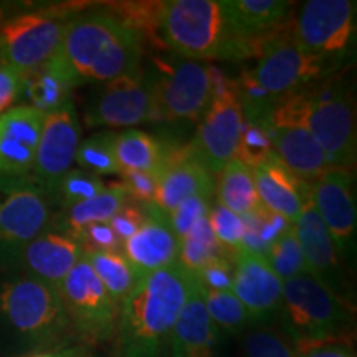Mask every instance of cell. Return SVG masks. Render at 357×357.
Returning <instances> with one entry per match:
<instances>
[{
    "mask_svg": "<svg viewBox=\"0 0 357 357\" xmlns=\"http://www.w3.org/2000/svg\"><path fill=\"white\" fill-rule=\"evenodd\" d=\"M240 357H296V351L278 329L257 326L245 334Z\"/></svg>",
    "mask_w": 357,
    "mask_h": 357,
    "instance_id": "obj_38",
    "label": "cell"
},
{
    "mask_svg": "<svg viewBox=\"0 0 357 357\" xmlns=\"http://www.w3.org/2000/svg\"><path fill=\"white\" fill-rule=\"evenodd\" d=\"M73 88L75 84L50 60L25 77L20 98H25L26 102L22 105H29L48 114L71 100L70 93Z\"/></svg>",
    "mask_w": 357,
    "mask_h": 357,
    "instance_id": "obj_29",
    "label": "cell"
},
{
    "mask_svg": "<svg viewBox=\"0 0 357 357\" xmlns=\"http://www.w3.org/2000/svg\"><path fill=\"white\" fill-rule=\"evenodd\" d=\"M263 119L270 129L275 155L301 182L312 184L333 167L323 147L301 123L271 114Z\"/></svg>",
    "mask_w": 357,
    "mask_h": 357,
    "instance_id": "obj_20",
    "label": "cell"
},
{
    "mask_svg": "<svg viewBox=\"0 0 357 357\" xmlns=\"http://www.w3.org/2000/svg\"><path fill=\"white\" fill-rule=\"evenodd\" d=\"M82 258L78 240L52 225L26 245L15 266L58 289Z\"/></svg>",
    "mask_w": 357,
    "mask_h": 357,
    "instance_id": "obj_22",
    "label": "cell"
},
{
    "mask_svg": "<svg viewBox=\"0 0 357 357\" xmlns=\"http://www.w3.org/2000/svg\"><path fill=\"white\" fill-rule=\"evenodd\" d=\"M45 114L29 105H17L0 116V176L32 172Z\"/></svg>",
    "mask_w": 357,
    "mask_h": 357,
    "instance_id": "obj_19",
    "label": "cell"
},
{
    "mask_svg": "<svg viewBox=\"0 0 357 357\" xmlns=\"http://www.w3.org/2000/svg\"><path fill=\"white\" fill-rule=\"evenodd\" d=\"M294 235L300 242L303 257H305L307 271L319 280L324 287H328L341 300H347V284L346 273L342 268V260L339 255L336 245H334L331 235L326 230L323 220H321L314 205H312L310 187L303 200V208L298 215L296 222L293 223Z\"/></svg>",
    "mask_w": 357,
    "mask_h": 357,
    "instance_id": "obj_17",
    "label": "cell"
},
{
    "mask_svg": "<svg viewBox=\"0 0 357 357\" xmlns=\"http://www.w3.org/2000/svg\"><path fill=\"white\" fill-rule=\"evenodd\" d=\"M195 276L178 263L141 276L119 306V357H167L169 341Z\"/></svg>",
    "mask_w": 357,
    "mask_h": 357,
    "instance_id": "obj_1",
    "label": "cell"
},
{
    "mask_svg": "<svg viewBox=\"0 0 357 357\" xmlns=\"http://www.w3.org/2000/svg\"><path fill=\"white\" fill-rule=\"evenodd\" d=\"M146 220V208L144 205H128L124 204L118 212L114 213L113 218L108 222L109 227L113 229L116 238H118L119 245L126 242L129 236L136 234V230L144 223Z\"/></svg>",
    "mask_w": 357,
    "mask_h": 357,
    "instance_id": "obj_43",
    "label": "cell"
},
{
    "mask_svg": "<svg viewBox=\"0 0 357 357\" xmlns=\"http://www.w3.org/2000/svg\"><path fill=\"white\" fill-rule=\"evenodd\" d=\"M296 357H356V352L347 342H328L310 347L296 354Z\"/></svg>",
    "mask_w": 357,
    "mask_h": 357,
    "instance_id": "obj_47",
    "label": "cell"
},
{
    "mask_svg": "<svg viewBox=\"0 0 357 357\" xmlns=\"http://www.w3.org/2000/svg\"><path fill=\"white\" fill-rule=\"evenodd\" d=\"M218 255H222V252L212 234L208 217L200 220L189 234L178 240L177 263L192 275L197 273L200 268H204L212 258Z\"/></svg>",
    "mask_w": 357,
    "mask_h": 357,
    "instance_id": "obj_33",
    "label": "cell"
},
{
    "mask_svg": "<svg viewBox=\"0 0 357 357\" xmlns=\"http://www.w3.org/2000/svg\"><path fill=\"white\" fill-rule=\"evenodd\" d=\"M141 37L109 13L73 15L52 61L75 86L106 83L139 66Z\"/></svg>",
    "mask_w": 357,
    "mask_h": 357,
    "instance_id": "obj_2",
    "label": "cell"
},
{
    "mask_svg": "<svg viewBox=\"0 0 357 357\" xmlns=\"http://www.w3.org/2000/svg\"><path fill=\"white\" fill-rule=\"evenodd\" d=\"M223 336L208 318L202 288L195 287L174 326L167 357H220Z\"/></svg>",
    "mask_w": 357,
    "mask_h": 357,
    "instance_id": "obj_24",
    "label": "cell"
},
{
    "mask_svg": "<svg viewBox=\"0 0 357 357\" xmlns=\"http://www.w3.org/2000/svg\"><path fill=\"white\" fill-rule=\"evenodd\" d=\"M243 220L247 227L243 247L261 255H266L268 248L273 245L275 240L293 227L291 222L278 213L268 211L263 205L253 213L243 217Z\"/></svg>",
    "mask_w": 357,
    "mask_h": 357,
    "instance_id": "obj_34",
    "label": "cell"
},
{
    "mask_svg": "<svg viewBox=\"0 0 357 357\" xmlns=\"http://www.w3.org/2000/svg\"><path fill=\"white\" fill-rule=\"evenodd\" d=\"M208 212H211V199L192 197L187 199L181 205H177L174 211L164 213V215H166V220L174 231V235L177 236V240H181L200 220L207 218Z\"/></svg>",
    "mask_w": 357,
    "mask_h": 357,
    "instance_id": "obj_40",
    "label": "cell"
},
{
    "mask_svg": "<svg viewBox=\"0 0 357 357\" xmlns=\"http://www.w3.org/2000/svg\"><path fill=\"white\" fill-rule=\"evenodd\" d=\"M255 60V65L243 70L235 83L243 114L248 118H265L283 96L337 70V66L303 52L289 35L288 22L263 43Z\"/></svg>",
    "mask_w": 357,
    "mask_h": 357,
    "instance_id": "obj_4",
    "label": "cell"
},
{
    "mask_svg": "<svg viewBox=\"0 0 357 357\" xmlns=\"http://www.w3.org/2000/svg\"><path fill=\"white\" fill-rule=\"evenodd\" d=\"M78 242L84 252H114L121 250L118 238L108 222L91 223L78 235Z\"/></svg>",
    "mask_w": 357,
    "mask_h": 357,
    "instance_id": "obj_42",
    "label": "cell"
},
{
    "mask_svg": "<svg viewBox=\"0 0 357 357\" xmlns=\"http://www.w3.org/2000/svg\"><path fill=\"white\" fill-rule=\"evenodd\" d=\"M266 114L301 123L323 147L333 167L356 162L357 128L352 88L339 78L319 79L283 96Z\"/></svg>",
    "mask_w": 357,
    "mask_h": 357,
    "instance_id": "obj_3",
    "label": "cell"
},
{
    "mask_svg": "<svg viewBox=\"0 0 357 357\" xmlns=\"http://www.w3.org/2000/svg\"><path fill=\"white\" fill-rule=\"evenodd\" d=\"M114 151L121 172H149L160 176L174 149L141 129H126L116 134Z\"/></svg>",
    "mask_w": 357,
    "mask_h": 357,
    "instance_id": "obj_26",
    "label": "cell"
},
{
    "mask_svg": "<svg viewBox=\"0 0 357 357\" xmlns=\"http://www.w3.org/2000/svg\"><path fill=\"white\" fill-rule=\"evenodd\" d=\"M245 116L235 83L217 71L215 89L190 144L192 154L211 174H218L235 159Z\"/></svg>",
    "mask_w": 357,
    "mask_h": 357,
    "instance_id": "obj_13",
    "label": "cell"
},
{
    "mask_svg": "<svg viewBox=\"0 0 357 357\" xmlns=\"http://www.w3.org/2000/svg\"><path fill=\"white\" fill-rule=\"evenodd\" d=\"M265 258L281 281L294 278V276L307 271L305 257H303L300 242L294 235L293 227L275 240L273 245L268 248Z\"/></svg>",
    "mask_w": 357,
    "mask_h": 357,
    "instance_id": "obj_36",
    "label": "cell"
},
{
    "mask_svg": "<svg viewBox=\"0 0 357 357\" xmlns=\"http://www.w3.org/2000/svg\"><path fill=\"white\" fill-rule=\"evenodd\" d=\"M58 293L63 301L71 331L84 344L114 341L119 305L96 278L84 257L61 281Z\"/></svg>",
    "mask_w": 357,
    "mask_h": 357,
    "instance_id": "obj_12",
    "label": "cell"
},
{
    "mask_svg": "<svg viewBox=\"0 0 357 357\" xmlns=\"http://www.w3.org/2000/svg\"><path fill=\"white\" fill-rule=\"evenodd\" d=\"M252 171L263 207L284 217L288 222H296L310 184L294 177L275 154Z\"/></svg>",
    "mask_w": 357,
    "mask_h": 357,
    "instance_id": "obj_25",
    "label": "cell"
},
{
    "mask_svg": "<svg viewBox=\"0 0 357 357\" xmlns=\"http://www.w3.org/2000/svg\"><path fill=\"white\" fill-rule=\"evenodd\" d=\"M217 71L205 61L158 60L147 73L153 121H199L215 89Z\"/></svg>",
    "mask_w": 357,
    "mask_h": 357,
    "instance_id": "obj_8",
    "label": "cell"
},
{
    "mask_svg": "<svg viewBox=\"0 0 357 357\" xmlns=\"http://www.w3.org/2000/svg\"><path fill=\"white\" fill-rule=\"evenodd\" d=\"M273 154V141H271L270 129H268L265 119L245 116L235 159L242 160L243 164L253 169L265 162Z\"/></svg>",
    "mask_w": 357,
    "mask_h": 357,
    "instance_id": "obj_35",
    "label": "cell"
},
{
    "mask_svg": "<svg viewBox=\"0 0 357 357\" xmlns=\"http://www.w3.org/2000/svg\"><path fill=\"white\" fill-rule=\"evenodd\" d=\"M91 357H95V356H91Z\"/></svg>",
    "mask_w": 357,
    "mask_h": 357,
    "instance_id": "obj_48",
    "label": "cell"
},
{
    "mask_svg": "<svg viewBox=\"0 0 357 357\" xmlns=\"http://www.w3.org/2000/svg\"><path fill=\"white\" fill-rule=\"evenodd\" d=\"M123 185L126 189L128 195L131 194L142 204H153L155 192H158L159 185V174H149V172H132L124 171L121 172Z\"/></svg>",
    "mask_w": 357,
    "mask_h": 357,
    "instance_id": "obj_44",
    "label": "cell"
},
{
    "mask_svg": "<svg viewBox=\"0 0 357 357\" xmlns=\"http://www.w3.org/2000/svg\"><path fill=\"white\" fill-rule=\"evenodd\" d=\"M68 7H30L0 25V65L33 73L50 61L71 19Z\"/></svg>",
    "mask_w": 357,
    "mask_h": 357,
    "instance_id": "obj_9",
    "label": "cell"
},
{
    "mask_svg": "<svg viewBox=\"0 0 357 357\" xmlns=\"http://www.w3.org/2000/svg\"><path fill=\"white\" fill-rule=\"evenodd\" d=\"M89 351L84 344H78V342H61V344L45 347V349L32 351L29 354L22 357H91Z\"/></svg>",
    "mask_w": 357,
    "mask_h": 357,
    "instance_id": "obj_46",
    "label": "cell"
},
{
    "mask_svg": "<svg viewBox=\"0 0 357 357\" xmlns=\"http://www.w3.org/2000/svg\"><path fill=\"white\" fill-rule=\"evenodd\" d=\"M200 288L207 291H231L234 287V260L225 255L212 258L194 275Z\"/></svg>",
    "mask_w": 357,
    "mask_h": 357,
    "instance_id": "obj_41",
    "label": "cell"
},
{
    "mask_svg": "<svg viewBox=\"0 0 357 357\" xmlns=\"http://www.w3.org/2000/svg\"><path fill=\"white\" fill-rule=\"evenodd\" d=\"M0 321L30 352L61 344L73 333L58 289L26 273L0 284Z\"/></svg>",
    "mask_w": 357,
    "mask_h": 357,
    "instance_id": "obj_6",
    "label": "cell"
},
{
    "mask_svg": "<svg viewBox=\"0 0 357 357\" xmlns=\"http://www.w3.org/2000/svg\"><path fill=\"white\" fill-rule=\"evenodd\" d=\"M24 79V75L0 65V116L10 109L17 100H20Z\"/></svg>",
    "mask_w": 357,
    "mask_h": 357,
    "instance_id": "obj_45",
    "label": "cell"
},
{
    "mask_svg": "<svg viewBox=\"0 0 357 357\" xmlns=\"http://www.w3.org/2000/svg\"><path fill=\"white\" fill-rule=\"evenodd\" d=\"M126 199L128 192L123 184L106 185V189L95 197L63 208L60 217H53L52 225L73 238H78L82 230L91 223L109 222L114 213L126 204Z\"/></svg>",
    "mask_w": 357,
    "mask_h": 357,
    "instance_id": "obj_27",
    "label": "cell"
},
{
    "mask_svg": "<svg viewBox=\"0 0 357 357\" xmlns=\"http://www.w3.org/2000/svg\"><path fill=\"white\" fill-rule=\"evenodd\" d=\"M149 121H153V100L141 66L102 83L86 111L89 128H132Z\"/></svg>",
    "mask_w": 357,
    "mask_h": 357,
    "instance_id": "obj_16",
    "label": "cell"
},
{
    "mask_svg": "<svg viewBox=\"0 0 357 357\" xmlns=\"http://www.w3.org/2000/svg\"><path fill=\"white\" fill-rule=\"evenodd\" d=\"M144 223L121 247L123 255L139 278L176 265L178 260V240L169 227L166 215L153 204H144Z\"/></svg>",
    "mask_w": 357,
    "mask_h": 357,
    "instance_id": "obj_21",
    "label": "cell"
},
{
    "mask_svg": "<svg viewBox=\"0 0 357 357\" xmlns=\"http://www.w3.org/2000/svg\"><path fill=\"white\" fill-rule=\"evenodd\" d=\"M213 189H215L213 174L195 159L190 146L177 147L172 151L166 167L160 174L153 205L162 213H167L187 199H211Z\"/></svg>",
    "mask_w": 357,
    "mask_h": 357,
    "instance_id": "obj_23",
    "label": "cell"
},
{
    "mask_svg": "<svg viewBox=\"0 0 357 357\" xmlns=\"http://www.w3.org/2000/svg\"><path fill=\"white\" fill-rule=\"evenodd\" d=\"M79 141L82 128L73 101L68 100L60 108L45 114L37 158L30 176L50 195L53 204L58 184L65 174L73 169Z\"/></svg>",
    "mask_w": 357,
    "mask_h": 357,
    "instance_id": "obj_14",
    "label": "cell"
},
{
    "mask_svg": "<svg viewBox=\"0 0 357 357\" xmlns=\"http://www.w3.org/2000/svg\"><path fill=\"white\" fill-rule=\"evenodd\" d=\"M312 205L342 260L354 255L357 208L351 169L329 167L310 184Z\"/></svg>",
    "mask_w": 357,
    "mask_h": 357,
    "instance_id": "obj_15",
    "label": "cell"
},
{
    "mask_svg": "<svg viewBox=\"0 0 357 357\" xmlns=\"http://www.w3.org/2000/svg\"><path fill=\"white\" fill-rule=\"evenodd\" d=\"M357 3L354 0H307L288 30L307 55L341 66L354 48Z\"/></svg>",
    "mask_w": 357,
    "mask_h": 357,
    "instance_id": "obj_11",
    "label": "cell"
},
{
    "mask_svg": "<svg viewBox=\"0 0 357 357\" xmlns=\"http://www.w3.org/2000/svg\"><path fill=\"white\" fill-rule=\"evenodd\" d=\"M217 176L218 205L240 217H247L261 207L252 167H248L242 160H230Z\"/></svg>",
    "mask_w": 357,
    "mask_h": 357,
    "instance_id": "obj_28",
    "label": "cell"
},
{
    "mask_svg": "<svg viewBox=\"0 0 357 357\" xmlns=\"http://www.w3.org/2000/svg\"><path fill=\"white\" fill-rule=\"evenodd\" d=\"M83 257L89 263L96 278L101 281L102 287L109 293V296L121 306L139 280V275L134 271L131 263L126 260L121 250L84 252Z\"/></svg>",
    "mask_w": 357,
    "mask_h": 357,
    "instance_id": "obj_30",
    "label": "cell"
},
{
    "mask_svg": "<svg viewBox=\"0 0 357 357\" xmlns=\"http://www.w3.org/2000/svg\"><path fill=\"white\" fill-rule=\"evenodd\" d=\"M159 35L185 60H238V40L231 33L222 0L162 2Z\"/></svg>",
    "mask_w": 357,
    "mask_h": 357,
    "instance_id": "obj_7",
    "label": "cell"
},
{
    "mask_svg": "<svg viewBox=\"0 0 357 357\" xmlns=\"http://www.w3.org/2000/svg\"><path fill=\"white\" fill-rule=\"evenodd\" d=\"M231 291L255 326L276 319L278 316L283 281L271 270L261 253L245 247L235 253Z\"/></svg>",
    "mask_w": 357,
    "mask_h": 357,
    "instance_id": "obj_18",
    "label": "cell"
},
{
    "mask_svg": "<svg viewBox=\"0 0 357 357\" xmlns=\"http://www.w3.org/2000/svg\"><path fill=\"white\" fill-rule=\"evenodd\" d=\"M276 319L296 354L310 347L341 341L351 328V303L334 294L310 271L283 281Z\"/></svg>",
    "mask_w": 357,
    "mask_h": 357,
    "instance_id": "obj_5",
    "label": "cell"
},
{
    "mask_svg": "<svg viewBox=\"0 0 357 357\" xmlns=\"http://www.w3.org/2000/svg\"><path fill=\"white\" fill-rule=\"evenodd\" d=\"M208 223H211L212 234L215 236L218 247H220L222 255L229 257L234 260L235 253L243 248L245 240V220L243 217L227 211L222 205L211 207L208 212Z\"/></svg>",
    "mask_w": 357,
    "mask_h": 357,
    "instance_id": "obj_37",
    "label": "cell"
},
{
    "mask_svg": "<svg viewBox=\"0 0 357 357\" xmlns=\"http://www.w3.org/2000/svg\"><path fill=\"white\" fill-rule=\"evenodd\" d=\"M116 134L111 131H101L79 141L75 155V162L79 169L95 176H113L121 174L114 151Z\"/></svg>",
    "mask_w": 357,
    "mask_h": 357,
    "instance_id": "obj_32",
    "label": "cell"
},
{
    "mask_svg": "<svg viewBox=\"0 0 357 357\" xmlns=\"http://www.w3.org/2000/svg\"><path fill=\"white\" fill-rule=\"evenodd\" d=\"M53 200L32 176H0V263L15 266L33 238L52 227Z\"/></svg>",
    "mask_w": 357,
    "mask_h": 357,
    "instance_id": "obj_10",
    "label": "cell"
},
{
    "mask_svg": "<svg viewBox=\"0 0 357 357\" xmlns=\"http://www.w3.org/2000/svg\"><path fill=\"white\" fill-rule=\"evenodd\" d=\"M105 189L106 184L101 181V177L83 171L79 167L71 169L58 184L55 204H60L61 211H63V208H68L71 205H77L95 197Z\"/></svg>",
    "mask_w": 357,
    "mask_h": 357,
    "instance_id": "obj_39",
    "label": "cell"
},
{
    "mask_svg": "<svg viewBox=\"0 0 357 357\" xmlns=\"http://www.w3.org/2000/svg\"><path fill=\"white\" fill-rule=\"evenodd\" d=\"M202 296L208 318L223 337L242 334L245 329H248L253 324L247 310L238 301L234 291H207V289H202Z\"/></svg>",
    "mask_w": 357,
    "mask_h": 357,
    "instance_id": "obj_31",
    "label": "cell"
}]
</instances>
